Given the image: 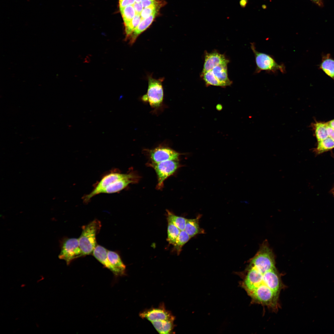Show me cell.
I'll return each instance as SVG.
<instances>
[{"mask_svg":"<svg viewBox=\"0 0 334 334\" xmlns=\"http://www.w3.org/2000/svg\"><path fill=\"white\" fill-rule=\"evenodd\" d=\"M242 278L240 285L252 303L277 311L280 307V294L285 286L276 266L259 267L249 264Z\"/></svg>","mask_w":334,"mask_h":334,"instance_id":"cell-1","label":"cell"},{"mask_svg":"<svg viewBox=\"0 0 334 334\" xmlns=\"http://www.w3.org/2000/svg\"><path fill=\"white\" fill-rule=\"evenodd\" d=\"M139 179V176L134 173H122L116 169L111 171L105 175L96 183L91 192L83 197V200L87 203L98 195L118 192L130 184L138 182Z\"/></svg>","mask_w":334,"mask_h":334,"instance_id":"cell-2","label":"cell"},{"mask_svg":"<svg viewBox=\"0 0 334 334\" xmlns=\"http://www.w3.org/2000/svg\"><path fill=\"white\" fill-rule=\"evenodd\" d=\"M101 226V222L96 219L82 226L81 234L78 240L84 256L92 253L96 246V235L99 232Z\"/></svg>","mask_w":334,"mask_h":334,"instance_id":"cell-3","label":"cell"},{"mask_svg":"<svg viewBox=\"0 0 334 334\" xmlns=\"http://www.w3.org/2000/svg\"><path fill=\"white\" fill-rule=\"evenodd\" d=\"M163 80V79H156L151 76H149L147 92L141 98L144 102L148 103L153 109V112L156 113L164 106Z\"/></svg>","mask_w":334,"mask_h":334,"instance_id":"cell-4","label":"cell"},{"mask_svg":"<svg viewBox=\"0 0 334 334\" xmlns=\"http://www.w3.org/2000/svg\"><path fill=\"white\" fill-rule=\"evenodd\" d=\"M250 47L255 55L256 66L255 73H259L262 71L273 73L278 71L282 73L285 72V67L284 64H279L272 56L257 51L254 43H251Z\"/></svg>","mask_w":334,"mask_h":334,"instance_id":"cell-5","label":"cell"},{"mask_svg":"<svg viewBox=\"0 0 334 334\" xmlns=\"http://www.w3.org/2000/svg\"><path fill=\"white\" fill-rule=\"evenodd\" d=\"M149 164L156 173L158 183L156 188L158 190H161L163 188L165 181L173 175L180 166L178 161L176 160H168L159 163H152Z\"/></svg>","mask_w":334,"mask_h":334,"instance_id":"cell-6","label":"cell"},{"mask_svg":"<svg viewBox=\"0 0 334 334\" xmlns=\"http://www.w3.org/2000/svg\"><path fill=\"white\" fill-rule=\"evenodd\" d=\"M84 256L79 246L78 239L66 238L61 245V251L58 256L69 265L74 260Z\"/></svg>","mask_w":334,"mask_h":334,"instance_id":"cell-7","label":"cell"},{"mask_svg":"<svg viewBox=\"0 0 334 334\" xmlns=\"http://www.w3.org/2000/svg\"><path fill=\"white\" fill-rule=\"evenodd\" d=\"M152 163H159L168 160L179 161L182 154L168 146L161 144L151 149H146Z\"/></svg>","mask_w":334,"mask_h":334,"instance_id":"cell-8","label":"cell"},{"mask_svg":"<svg viewBox=\"0 0 334 334\" xmlns=\"http://www.w3.org/2000/svg\"><path fill=\"white\" fill-rule=\"evenodd\" d=\"M249 263L262 267L275 266L274 255L267 241H264L260 245L256 254L250 260Z\"/></svg>","mask_w":334,"mask_h":334,"instance_id":"cell-9","label":"cell"},{"mask_svg":"<svg viewBox=\"0 0 334 334\" xmlns=\"http://www.w3.org/2000/svg\"><path fill=\"white\" fill-rule=\"evenodd\" d=\"M139 316L151 322L156 321L175 319V317L171 312L166 309L163 305L157 308L145 310L140 313Z\"/></svg>","mask_w":334,"mask_h":334,"instance_id":"cell-10","label":"cell"},{"mask_svg":"<svg viewBox=\"0 0 334 334\" xmlns=\"http://www.w3.org/2000/svg\"><path fill=\"white\" fill-rule=\"evenodd\" d=\"M229 60L225 55L216 51L210 53L205 52L204 61L201 73L212 70L215 67L219 65H227Z\"/></svg>","mask_w":334,"mask_h":334,"instance_id":"cell-11","label":"cell"},{"mask_svg":"<svg viewBox=\"0 0 334 334\" xmlns=\"http://www.w3.org/2000/svg\"><path fill=\"white\" fill-rule=\"evenodd\" d=\"M108 257L113 268L114 274L116 276L123 275L125 272L126 266L119 255L114 251L108 250Z\"/></svg>","mask_w":334,"mask_h":334,"instance_id":"cell-12","label":"cell"},{"mask_svg":"<svg viewBox=\"0 0 334 334\" xmlns=\"http://www.w3.org/2000/svg\"><path fill=\"white\" fill-rule=\"evenodd\" d=\"M157 13V12H155L148 17L142 19L138 27L128 38L130 44H133L139 36L150 26L153 21Z\"/></svg>","mask_w":334,"mask_h":334,"instance_id":"cell-13","label":"cell"},{"mask_svg":"<svg viewBox=\"0 0 334 334\" xmlns=\"http://www.w3.org/2000/svg\"><path fill=\"white\" fill-rule=\"evenodd\" d=\"M214 75L220 83L221 87L229 86L232 82L228 76L227 65H219L214 67L212 70Z\"/></svg>","mask_w":334,"mask_h":334,"instance_id":"cell-14","label":"cell"},{"mask_svg":"<svg viewBox=\"0 0 334 334\" xmlns=\"http://www.w3.org/2000/svg\"><path fill=\"white\" fill-rule=\"evenodd\" d=\"M326 75L334 81V59L329 54L323 55L319 66Z\"/></svg>","mask_w":334,"mask_h":334,"instance_id":"cell-15","label":"cell"},{"mask_svg":"<svg viewBox=\"0 0 334 334\" xmlns=\"http://www.w3.org/2000/svg\"><path fill=\"white\" fill-rule=\"evenodd\" d=\"M108 251L104 247L98 245H96L92 253L93 256L105 267L113 272V269L108 258Z\"/></svg>","mask_w":334,"mask_h":334,"instance_id":"cell-16","label":"cell"},{"mask_svg":"<svg viewBox=\"0 0 334 334\" xmlns=\"http://www.w3.org/2000/svg\"><path fill=\"white\" fill-rule=\"evenodd\" d=\"M174 320L156 321L152 323L156 331L160 334L172 333L174 328Z\"/></svg>","mask_w":334,"mask_h":334,"instance_id":"cell-17","label":"cell"},{"mask_svg":"<svg viewBox=\"0 0 334 334\" xmlns=\"http://www.w3.org/2000/svg\"><path fill=\"white\" fill-rule=\"evenodd\" d=\"M184 230L191 238L203 233V230L199 226L198 218L194 219H187Z\"/></svg>","mask_w":334,"mask_h":334,"instance_id":"cell-18","label":"cell"},{"mask_svg":"<svg viewBox=\"0 0 334 334\" xmlns=\"http://www.w3.org/2000/svg\"><path fill=\"white\" fill-rule=\"evenodd\" d=\"M167 220L173 223L181 231L184 230L187 219L181 216H176L167 210Z\"/></svg>","mask_w":334,"mask_h":334,"instance_id":"cell-19","label":"cell"},{"mask_svg":"<svg viewBox=\"0 0 334 334\" xmlns=\"http://www.w3.org/2000/svg\"><path fill=\"white\" fill-rule=\"evenodd\" d=\"M315 152L317 154H320L334 148V141L328 137L326 139L318 142Z\"/></svg>","mask_w":334,"mask_h":334,"instance_id":"cell-20","label":"cell"},{"mask_svg":"<svg viewBox=\"0 0 334 334\" xmlns=\"http://www.w3.org/2000/svg\"><path fill=\"white\" fill-rule=\"evenodd\" d=\"M168 221L167 240L169 244L173 245L181 230L172 222Z\"/></svg>","mask_w":334,"mask_h":334,"instance_id":"cell-21","label":"cell"},{"mask_svg":"<svg viewBox=\"0 0 334 334\" xmlns=\"http://www.w3.org/2000/svg\"><path fill=\"white\" fill-rule=\"evenodd\" d=\"M120 9L125 26L130 22L136 14L132 5L128 6Z\"/></svg>","mask_w":334,"mask_h":334,"instance_id":"cell-22","label":"cell"},{"mask_svg":"<svg viewBox=\"0 0 334 334\" xmlns=\"http://www.w3.org/2000/svg\"><path fill=\"white\" fill-rule=\"evenodd\" d=\"M191 238V237L185 230L181 231L178 236L176 239L174 247L178 254L181 251L183 246Z\"/></svg>","mask_w":334,"mask_h":334,"instance_id":"cell-23","label":"cell"},{"mask_svg":"<svg viewBox=\"0 0 334 334\" xmlns=\"http://www.w3.org/2000/svg\"><path fill=\"white\" fill-rule=\"evenodd\" d=\"M326 123L317 122L315 124V133L318 142L328 137L327 131Z\"/></svg>","mask_w":334,"mask_h":334,"instance_id":"cell-24","label":"cell"},{"mask_svg":"<svg viewBox=\"0 0 334 334\" xmlns=\"http://www.w3.org/2000/svg\"><path fill=\"white\" fill-rule=\"evenodd\" d=\"M201 77L205 82L206 86L212 85L221 87L220 83L215 77L212 70L201 73Z\"/></svg>","mask_w":334,"mask_h":334,"instance_id":"cell-25","label":"cell"},{"mask_svg":"<svg viewBox=\"0 0 334 334\" xmlns=\"http://www.w3.org/2000/svg\"><path fill=\"white\" fill-rule=\"evenodd\" d=\"M142 20L140 14H136L130 22L125 26V31L127 39L137 28Z\"/></svg>","mask_w":334,"mask_h":334,"instance_id":"cell-26","label":"cell"},{"mask_svg":"<svg viewBox=\"0 0 334 334\" xmlns=\"http://www.w3.org/2000/svg\"><path fill=\"white\" fill-rule=\"evenodd\" d=\"M157 2L144 8L140 14L142 19L147 18L154 13L157 12L158 7Z\"/></svg>","mask_w":334,"mask_h":334,"instance_id":"cell-27","label":"cell"},{"mask_svg":"<svg viewBox=\"0 0 334 334\" xmlns=\"http://www.w3.org/2000/svg\"><path fill=\"white\" fill-rule=\"evenodd\" d=\"M135 2V0H119L120 9L129 5H132Z\"/></svg>","mask_w":334,"mask_h":334,"instance_id":"cell-28","label":"cell"},{"mask_svg":"<svg viewBox=\"0 0 334 334\" xmlns=\"http://www.w3.org/2000/svg\"><path fill=\"white\" fill-rule=\"evenodd\" d=\"M136 14H140L143 9L141 2H135L132 5Z\"/></svg>","mask_w":334,"mask_h":334,"instance_id":"cell-29","label":"cell"},{"mask_svg":"<svg viewBox=\"0 0 334 334\" xmlns=\"http://www.w3.org/2000/svg\"><path fill=\"white\" fill-rule=\"evenodd\" d=\"M141 2L143 8L157 2L155 0H142Z\"/></svg>","mask_w":334,"mask_h":334,"instance_id":"cell-30","label":"cell"},{"mask_svg":"<svg viewBox=\"0 0 334 334\" xmlns=\"http://www.w3.org/2000/svg\"><path fill=\"white\" fill-rule=\"evenodd\" d=\"M327 124V131L328 137L334 141V129Z\"/></svg>","mask_w":334,"mask_h":334,"instance_id":"cell-31","label":"cell"},{"mask_svg":"<svg viewBox=\"0 0 334 334\" xmlns=\"http://www.w3.org/2000/svg\"><path fill=\"white\" fill-rule=\"evenodd\" d=\"M319 6L322 7L323 6L322 0H310Z\"/></svg>","mask_w":334,"mask_h":334,"instance_id":"cell-32","label":"cell"},{"mask_svg":"<svg viewBox=\"0 0 334 334\" xmlns=\"http://www.w3.org/2000/svg\"><path fill=\"white\" fill-rule=\"evenodd\" d=\"M248 2V0H240V4L242 7H245Z\"/></svg>","mask_w":334,"mask_h":334,"instance_id":"cell-33","label":"cell"},{"mask_svg":"<svg viewBox=\"0 0 334 334\" xmlns=\"http://www.w3.org/2000/svg\"><path fill=\"white\" fill-rule=\"evenodd\" d=\"M327 124L330 126L334 129V119L330 121Z\"/></svg>","mask_w":334,"mask_h":334,"instance_id":"cell-34","label":"cell"},{"mask_svg":"<svg viewBox=\"0 0 334 334\" xmlns=\"http://www.w3.org/2000/svg\"><path fill=\"white\" fill-rule=\"evenodd\" d=\"M216 109L218 110H221L222 108V106L221 104H218L216 106Z\"/></svg>","mask_w":334,"mask_h":334,"instance_id":"cell-35","label":"cell"},{"mask_svg":"<svg viewBox=\"0 0 334 334\" xmlns=\"http://www.w3.org/2000/svg\"><path fill=\"white\" fill-rule=\"evenodd\" d=\"M135 2H141L142 0H135Z\"/></svg>","mask_w":334,"mask_h":334,"instance_id":"cell-36","label":"cell"},{"mask_svg":"<svg viewBox=\"0 0 334 334\" xmlns=\"http://www.w3.org/2000/svg\"><path fill=\"white\" fill-rule=\"evenodd\" d=\"M332 192H333V194L334 195V189H333V190L332 191Z\"/></svg>","mask_w":334,"mask_h":334,"instance_id":"cell-37","label":"cell"}]
</instances>
